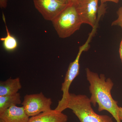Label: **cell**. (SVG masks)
<instances>
[{
	"label": "cell",
	"mask_w": 122,
	"mask_h": 122,
	"mask_svg": "<svg viewBox=\"0 0 122 122\" xmlns=\"http://www.w3.org/2000/svg\"><path fill=\"white\" fill-rule=\"evenodd\" d=\"M99 0H79L75 3L82 24H87L93 28L98 23L102 12L98 14Z\"/></svg>",
	"instance_id": "6"
},
{
	"label": "cell",
	"mask_w": 122,
	"mask_h": 122,
	"mask_svg": "<svg viewBox=\"0 0 122 122\" xmlns=\"http://www.w3.org/2000/svg\"><path fill=\"white\" fill-rule=\"evenodd\" d=\"M118 18L112 22V26H118L122 28V7H120L117 12Z\"/></svg>",
	"instance_id": "13"
},
{
	"label": "cell",
	"mask_w": 122,
	"mask_h": 122,
	"mask_svg": "<svg viewBox=\"0 0 122 122\" xmlns=\"http://www.w3.org/2000/svg\"><path fill=\"white\" fill-rule=\"evenodd\" d=\"M21 103L20 95L18 92L11 95L0 96V114L13 106Z\"/></svg>",
	"instance_id": "11"
},
{
	"label": "cell",
	"mask_w": 122,
	"mask_h": 122,
	"mask_svg": "<svg viewBox=\"0 0 122 122\" xmlns=\"http://www.w3.org/2000/svg\"><path fill=\"white\" fill-rule=\"evenodd\" d=\"M29 118L22 106H13L0 114V122H28Z\"/></svg>",
	"instance_id": "8"
},
{
	"label": "cell",
	"mask_w": 122,
	"mask_h": 122,
	"mask_svg": "<svg viewBox=\"0 0 122 122\" xmlns=\"http://www.w3.org/2000/svg\"><path fill=\"white\" fill-rule=\"evenodd\" d=\"M8 0H0V7L1 8H5L7 7Z\"/></svg>",
	"instance_id": "14"
},
{
	"label": "cell",
	"mask_w": 122,
	"mask_h": 122,
	"mask_svg": "<svg viewBox=\"0 0 122 122\" xmlns=\"http://www.w3.org/2000/svg\"><path fill=\"white\" fill-rule=\"evenodd\" d=\"M52 101L42 92L26 95L21 103L25 113L29 117H33L51 110Z\"/></svg>",
	"instance_id": "5"
},
{
	"label": "cell",
	"mask_w": 122,
	"mask_h": 122,
	"mask_svg": "<svg viewBox=\"0 0 122 122\" xmlns=\"http://www.w3.org/2000/svg\"><path fill=\"white\" fill-rule=\"evenodd\" d=\"M22 87L20 78H11L0 82V96L11 95L18 93Z\"/></svg>",
	"instance_id": "10"
},
{
	"label": "cell",
	"mask_w": 122,
	"mask_h": 122,
	"mask_svg": "<svg viewBox=\"0 0 122 122\" xmlns=\"http://www.w3.org/2000/svg\"><path fill=\"white\" fill-rule=\"evenodd\" d=\"M90 41L87 40L84 45L79 47L78 52L74 61L70 63L68 70L66 74L64 81L62 83L61 87V91H62V98L58 102V104L55 110L62 112L66 109H67L68 102L70 93L69 90L71 85L72 82L78 76L79 73L80 65L79 60L82 53L83 51H86L90 47Z\"/></svg>",
	"instance_id": "4"
},
{
	"label": "cell",
	"mask_w": 122,
	"mask_h": 122,
	"mask_svg": "<svg viewBox=\"0 0 122 122\" xmlns=\"http://www.w3.org/2000/svg\"><path fill=\"white\" fill-rule=\"evenodd\" d=\"M2 18L5 25L7 35L5 37L0 38V40L2 42L3 46L5 50L8 51H13L17 48L18 42L16 38L11 35L9 31L4 13H2Z\"/></svg>",
	"instance_id": "12"
},
{
	"label": "cell",
	"mask_w": 122,
	"mask_h": 122,
	"mask_svg": "<svg viewBox=\"0 0 122 122\" xmlns=\"http://www.w3.org/2000/svg\"><path fill=\"white\" fill-rule=\"evenodd\" d=\"M86 78L90 84L91 96L90 98L91 103L94 106L96 104L98 105V111H106L117 122H122L119 117V107L112 96L111 90L114 86L112 80L106 78L104 74L99 75L89 68H86Z\"/></svg>",
	"instance_id": "1"
},
{
	"label": "cell",
	"mask_w": 122,
	"mask_h": 122,
	"mask_svg": "<svg viewBox=\"0 0 122 122\" xmlns=\"http://www.w3.org/2000/svg\"><path fill=\"white\" fill-rule=\"evenodd\" d=\"M79 0H70V3L71 4H75Z\"/></svg>",
	"instance_id": "19"
},
{
	"label": "cell",
	"mask_w": 122,
	"mask_h": 122,
	"mask_svg": "<svg viewBox=\"0 0 122 122\" xmlns=\"http://www.w3.org/2000/svg\"><path fill=\"white\" fill-rule=\"evenodd\" d=\"M57 0L66 4H69L70 3V0Z\"/></svg>",
	"instance_id": "18"
},
{
	"label": "cell",
	"mask_w": 122,
	"mask_h": 122,
	"mask_svg": "<svg viewBox=\"0 0 122 122\" xmlns=\"http://www.w3.org/2000/svg\"><path fill=\"white\" fill-rule=\"evenodd\" d=\"M119 53L120 58L122 62V38L120 42V46H119Z\"/></svg>",
	"instance_id": "16"
},
{
	"label": "cell",
	"mask_w": 122,
	"mask_h": 122,
	"mask_svg": "<svg viewBox=\"0 0 122 122\" xmlns=\"http://www.w3.org/2000/svg\"><path fill=\"white\" fill-rule=\"evenodd\" d=\"M119 117L121 122L122 121V107H119Z\"/></svg>",
	"instance_id": "17"
},
{
	"label": "cell",
	"mask_w": 122,
	"mask_h": 122,
	"mask_svg": "<svg viewBox=\"0 0 122 122\" xmlns=\"http://www.w3.org/2000/svg\"><path fill=\"white\" fill-rule=\"evenodd\" d=\"M35 8L45 20L52 21L69 4L57 0H33Z\"/></svg>",
	"instance_id": "7"
},
{
	"label": "cell",
	"mask_w": 122,
	"mask_h": 122,
	"mask_svg": "<svg viewBox=\"0 0 122 122\" xmlns=\"http://www.w3.org/2000/svg\"><path fill=\"white\" fill-rule=\"evenodd\" d=\"M86 95L70 93L67 108L72 110L81 122H113L108 116L96 113Z\"/></svg>",
	"instance_id": "2"
},
{
	"label": "cell",
	"mask_w": 122,
	"mask_h": 122,
	"mask_svg": "<svg viewBox=\"0 0 122 122\" xmlns=\"http://www.w3.org/2000/svg\"><path fill=\"white\" fill-rule=\"evenodd\" d=\"M52 22L59 37L62 38L70 36L82 24L74 4L71 3Z\"/></svg>",
	"instance_id": "3"
},
{
	"label": "cell",
	"mask_w": 122,
	"mask_h": 122,
	"mask_svg": "<svg viewBox=\"0 0 122 122\" xmlns=\"http://www.w3.org/2000/svg\"><path fill=\"white\" fill-rule=\"evenodd\" d=\"M68 120L66 115L55 109H51L30 117L28 122H66Z\"/></svg>",
	"instance_id": "9"
},
{
	"label": "cell",
	"mask_w": 122,
	"mask_h": 122,
	"mask_svg": "<svg viewBox=\"0 0 122 122\" xmlns=\"http://www.w3.org/2000/svg\"><path fill=\"white\" fill-rule=\"evenodd\" d=\"M100 0L101 2V4H104L105 2L107 1L112 2L115 3H118L119 2V0Z\"/></svg>",
	"instance_id": "15"
}]
</instances>
